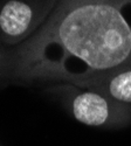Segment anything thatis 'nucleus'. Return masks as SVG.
Here are the masks:
<instances>
[{"label": "nucleus", "instance_id": "obj_1", "mask_svg": "<svg viewBox=\"0 0 131 146\" xmlns=\"http://www.w3.org/2000/svg\"><path fill=\"white\" fill-rule=\"evenodd\" d=\"M12 66L22 78L75 87L131 66V0H57Z\"/></svg>", "mask_w": 131, "mask_h": 146}, {"label": "nucleus", "instance_id": "obj_2", "mask_svg": "<svg viewBox=\"0 0 131 146\" xmlns=\"http://www.w3.org/2000/svg\"><path fill=\"white\" fill-rule=\"evenodd\" d=\"M69 105L75 119L88 126H121L131 118L129 104L117 102L90 89H74L69 98Z\"/></svg>", "mask_w": 131, "mask_h": 146}, {"label": "nucleus", "instance_id": "obj_3", "mask_svg": "<svg viewBox=\"0 0 131 146\" xmlns=\"http://www.w3.org/2000/svg\"><path fill=\"white\" fill-rule=\"evenodd\" d=\"M34 11L25 1L8 0L0 11V34L8 43H15L31 33L34 25Z\"/></svg>", "mask_w": 131, "mask_h": 146}, {"label": "nucleus", "instance_id": "obj_4", "mask_svg": "<svg viewBox=\"0 0 131 146\" xmlns=\"http://www.w3.org/2000/svg\"><path fill=\"white\" fill-rule=\"evenodd\" d=\"M77 88L95 90L117 102L131 104V66L89 81Z\"/></svg>", "mask_w": 131, "mask_h": 146}, {"label": "nucleus", "instance_id": "obj_5", "mask_svg": "<svg viewBox=\"0 0 131 146\" xmlns=\"http://www.w3.org/2000/svg\"><path fill=\"white\" fill-rule=\"evenodd\" d=\"M0 63H1V61H0Z\"/></svg>", "mask_w": 131, "mask_h": 146}]
</instances>
